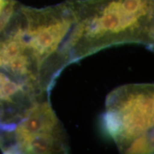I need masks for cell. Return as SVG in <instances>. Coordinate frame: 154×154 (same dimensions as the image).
Here are the masks:
<instances>
[{
    "instance_id": "obj_3",
    "label": "cell",
    "mask_w": 154,
    "mask_h": 154,
    "mask_svg": "<svg viewBox=\"0 0 154 154\" xmlns=\"http://www.w3.org/2000/svg\"><path fill=\"white\" fill-rule=\"evenodd\" d=\"M13 153H66L69 151L66 131L49 99L42 100L10 131Z\"/></svg>"
},
{
    "instance_id": "obj_2",
    "label": "cell",
    "mask_w": 154,
    "mask_h": 154,
    "mask_svg": "<svg viewBox=\"0 0 154 154\" xmlns=\"http://www.w3.org/2000/svg\"><path fill=\"white\" fill-rule=\"evenodd\" d=\"M153 88L127 84L107 96L105 127L121 153H153Z\"/></svg>"
},
{
    "instance_id": "obj_4",
    "label": "cell",
    "mask_w": 154,
    "mask_h": 154,
    "mask_svg": "<svg viewBox=\"0 0 154 154\" xmlns=\"http://www.w3.org/2000/svg\"><path fill=\"white\" fill-rule=\"evenodd\" d=\"M17 4L15 0H0V23L10 18Z\"/></svg>"
},
{
    "instance_id": "obj_1",
    "label": "cell",
    "mask_w": 154,
    "mask_h": 154,
    "mask_svg": "<svg viewBox=\"0 0 154 154\" xmlns=\"http://www.w3.org/2000/svg\"><path fill=\"white\" fill-rule=\"evenodd\" d=\"M153 0H76L75 60L123 44H153Z\"/></svg>"
}]
</instances>
